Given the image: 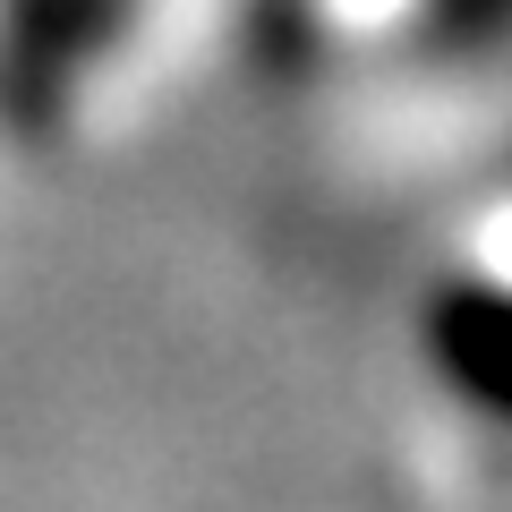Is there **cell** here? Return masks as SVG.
<instances>
[{"instance_id": "obj_1", "label": "cell", "mask_w": 512, "mask_h": 512, "mask_svg": "<svg viewBox=\"0 0 512 512\" xmlns=\"http://www.w3.org/2000/svg\"><path fill=\"white\" fill-rule=\"evenodd\" d=\"M137 26L146 0H0V137L18 154L69 146Z\"/></svg>"}, {"instance_id": "obj_2", "label": "cell", "mask_w": 512, "mask_h": 512, "mask_svg": "<svg viewBox=\"0 0 512 512\" xmlns=\"http://www.w3.org/2000/svg\"><path fill=\"white\" fill-rule=\"evenodd\" d=\"M427 350H436L453 393H470L478 410L512 419V291H487V282L444 291L427 308Z\"/></svg>"}]
</instances>
